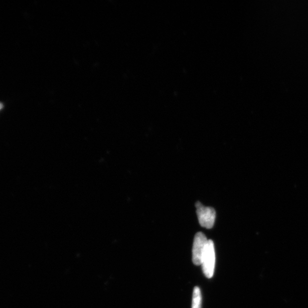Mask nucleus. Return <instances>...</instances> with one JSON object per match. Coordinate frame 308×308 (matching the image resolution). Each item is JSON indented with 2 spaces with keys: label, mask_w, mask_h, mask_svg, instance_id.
<instances>
[{
  "label": "nucleus",
  "mask_w": 308,
  "mask_h": 308,
  "mask_svg": "<svg viewBox=\"0 0 308 308\" xmlns=\"http://www.w3.org/2000/svg\"><path fill=\"white\" fill-rule=\"evenodd\" d=\"M2 108L3 105L1 104V103H0V110L2 109Z\"/></svg>",
  "instance_id": "5"
},
{
  "label": "nucleus",
  "mask_w": 308,
  "mask_h": 308,
  "mask_svg": "<svg viewBox=\"0 0 308 308\" xmlns=\"http://www.w3.org/2000/svg\"><path fill=\"white\" fill-rule=\"evenodd\" d=\"M207 242L206 236L202 232H197L195 235L192 248V262L195 265H201Z\"/></svg>",
  "instance_id": "3"
},
{
  "label": "nucleus",
  "mask_w": 308,
  "mask_h": 308,
  "mask_svg": "<svg viewBox=\"0 0 308 308\" xmlns=\"http://www.w3.org/2000/svg\"><path fill=\"white\" fill-rule=\"evenodd\" d=\"M196 214L201 227L211 229L214 226L216 219V212L214 208L205 207L199 201L195 204Z\"/></svg>",
  "instance_id": "2"
},
{
  "label": "nucleus",
  "mask_w": 308,
  "mask_h": 308,
  "mask_svg": "<svg viewBox=\"0 0 308 308\" xmlns=\"http://www.w3.org/2000/svg\"><path fill=\"white\" fill-rule=\"evenodd\" d=\"M215 262L214 243L212 240H208L206 246L205 248L201 266H202L204 275L208 279L212 278L214 276Z\"/></svg>",
  "instance_id": "1"
},
{
  "label": "nucleus",
  "mask_w": 308,
  "mask_h": 308,
  "mask_svg": "<svg viewBox=\"0 0 308 308\" xmlns=\"http://www.w3.org/2000/svg\"><path fill=\"white\" fill-rule=\"evenodd\" d=\"M201 301L202 297L200 288L196 287L193 292L192 308H201Z\"/></svg>",
  "instance_id": "4"
}]
</instances>
